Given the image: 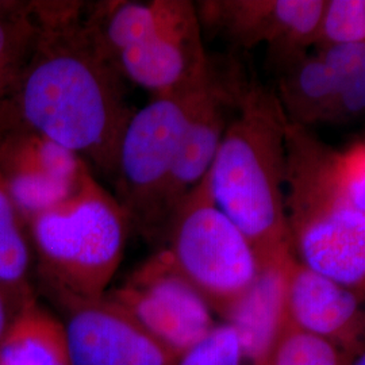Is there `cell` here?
<instances>
[{"mask_svg": "<svg viewBox=\"0 0 365 365\" xmlns=\"http://www.w3.org/2000/svg\"><path fill=\"white\" fill-rule=\"evenodd\" d=\"M87 9L86 1H31L38 41L13 96L0 107V133H37L114 179L135 110Z\"/></svg>", "mask_w": 365, "mask_h": 365, "instance_id": "1", "label": "cell"}, {"mask_svg": "<svg viewBox=\"0 0 365 365\" xmlns=\"http://www.w3.org/2000/svg\"><path fill=\"white\" fill-rule=\"evenodd\" d=\"M232 86L235 115L206 176L214 202L260 262L294 252L284 194L288 120L274 91L238 78Z\"/></svg>", "mask_w": 365, "mask_h": 365, "instance_id": "2", "label": "cell"}, {"mask_svg": "<svg viewBox=\"0 0 365 365\" xmlns=\"http://www.w3.org/2000/svg\"><path fill=\"white\" fill-rule=\"evenodd\" d=\"M337 150L288 123L286 214L297 260L365 302V215L342 194Z\"/></svg>", "mask_w": 365, "mask_h": 365, "instance_id": "3", "label": "cell"}, {"mask_svg": "<svg viewBox=\"0 0 365 365\" xmlns=\"http://www.w3.org/2000/svg\"><path fill=\"white\" fill-rule=\"evenodd\" d=\"M87 15L120 75L152 98L191 91L212 71L194 1H98Z\"/></svg>", "mask_w": 365, "mask_h": 365, "instance_id": "4", "label": "cell"}, {"mask_svg": "<svg viewBox=\"0 0 365 365\" xmlns=\"http://www.w3.org/2000/svg\"><path fill=\"white\" fill-rule=\"evenodd\" d=\"M34 268L53 298L99 299L126 248L131 223L90 173L64 205L27 223Z\"/></svg>", "mask_w": 365, "mask_h": 365, "instance_id": "5", "label": "cell"}, {"mask_svg": "<svg viewBox=\"0 0 365 365\" xmlns=\"http://www.w3.org/2000/svg\"><path fill=\"white\" fill-rule=\"evenodd\" d=\"M164 240L172 267L222 319L259 272L255 249L214 202L207 176L182 199Z\"/></svg>", "mask_w": 365, "mask_h": 365, "instance_id": "6", "label": "cell"}, {"mask_svg": "<svg viewBox=\"0 0 365 365\" xmlns=\"http://www.w3.org/2000/svg\"><path fill=\"white\" fill-rule=\"evenodd\" d=\"M211 73L191 91L152 98L133 114L123 133L113 179L115 197L128 214L131 227L146 237H165L164 203L170 176Z\"/></svg>", "mask_w": 365, "mask_h": 365, "instance_id": "7", "label": "cell"}, {"mask_svg": "<svg viewBox=\"0 0 365 365\" xmlns=\"http://www.w3.org/2000/svg\"><path fill=\"white\" fill-rule=\"evenodd\" d=\"M106 297L128 310L179 359L215 327L207 302L178 274L164 249Z\"/></svg>", "mask_w": 365, "mask_h": 365, "instance_id": "8", "label": "cell"}, {"mask_svg": "<svg viewBox=\"0 0 365 365\" xmlns=\"http://www.w3.org/2000/svg\"><path fill=\"white\" fill-rule=\"evenodd\" d=\"M325 1L207 0L196 10L202 29H215L244 49L267 45L284 66L315 45Z\"/></svg>", "mask_w": 365, "mask_h": 365, "instance_id": "9", "label": "cell"}, {"mask_svg": "<svg viewBox=\"0 0 365 365\" xmlns=\"http://www.w3.org/2000/svg\"><path fill=\"white\" fill-rule=\"evenodd\" d=\"M72 365H176L179 357L108 297L54 298Z\"/></svg>", "mask_w": 365, "mask_h": 365, "instance_id": "10", "label": "cell"}, {"mask_svg": "<svg viewBox=\"0 0 365 365\" xmlns=\"http://www.w3.org/2000/svg\"><path fill=\"white\" fill-rule=\"evenodd\" d=\"M287 319L353 357L365 349L364 300L297 259L288 271Z\"/></svg>", "mask_w": 365, "mask_h": 365, "instance_id": "11", "label": "cell"}, {"mask_svg": "<svg viewBox=\"0 0 365 365\" xmlns=\"http://www.w3.org/2000/svg\"><path fill=\"white\" fill-rule=\"evenodd\" d=\"M294 252L259 262V272L247 292L223 317L235 329L245 361L259 365L287 322L288 271Z\"/></svg>", "mask_w": 365, "mask_h": 365, "instance_id": "12", "label": "cell"}, {"mask_svg": "<svg viewBox=\"0 0 365 365\" xmlns=\"http://www.w3.org/2000/svg\"><path fill=\"white\" fill-rule=\"evenodd\" d=\"M233 105L232 81L222 83L215 78L212 71L211 78L196 103L170 176L164 203L167 229L173 212L179 207L182 199L209 173L223 133L230 120L227 114Z\"/></svg>", "mask_w": 365, "mask_h": 365, "instance_id": "13", "label": "cell"}, {"mask_svg": "<svg viewBox=\"0 0 365 365\" xmlns=\"http://www.w3.org/2000/svg\"><path fill=\"white\" fill-rule=\"evenodd\" d=\"M0 365H72L64 325L37 295L15 314L0 342Z\"/></svg>", "mask_w": 365, "mask_h": 365, "instance_id": "14", "label": "cell"}, {"mask_svg": "<svg viewBox=\"0 0 365 365\" xmlns=\"http://www.w3.org/2000/svg\"><path fill=\"white\" fill-rule=\"evenodd\" d=\"M282 66L279 90L274 93L288 122L303 128L321 123L341 88L339 78L315 53H302Z\"/></svg>", "mask_w": 365, "mask_h": 365, "instance_id": "15", "label": "cell"}, {"mask_svg": "<svg viewBox=\"0 0 365 365\" xmlns=\"http://www.w3.org/2000/svg\"><path fill=\"white\" fill-rule=\"evenodd\" d=\"M34 253L27 223L0 178V287L18 303L36 297L31 286Z\"/></svg>", "mask_w": 365, "mask_h": 365, "instance_id": "16", "label": "cell"}, {"mask_svg": "<svg viewBox=\"0 0 365 365\" xmlns=\"http://www.w3.org/2000/svg\"><path fill=\"white\" fill-rule=\"evenodd\" d=\"M0 178L26 223L64 205L83 184L73 185L54 180L4 153H0Z\"/></svg>", "mask_w": 365, "mask_h": 365, "instance_id": "17", "label": "cell"}, {"mask_svg": "<svg viewBox=\"0 0 365 365\" xmlns=\"http://www.w3.org/2000/svg\"><path fill=\"white\" fill-rule=\"evenodd\" d=\"M31 1L24 11L0 16V107L18 87L38 41Z\"/></svg>", "mask_w": 365, "mask_h": 365, "instance_id": "18", "label": "cell"}, {"mask_svg": "<svg viewBox=\"0 0 365 365\" xmlns=\"http://www.w3.org/2000/svg\"><path fill=\"white\" fill-rule=\"evenodd\" d=\"M353 356L327 339L286 322L259 365H352Z\"/></svg>", "mask_w": 365, "mask_h": 365, "instance_id": "19", "label": "cell"}, {"mask_svg": "<svg viewBox=\"0 0 365 365\" xmlns=\"http://www.w3.org/2000/svg\"><path fill=\"white\" fill-rule=\"evenodd\" d=\"M365 42V0H327L314 48Z\"/></svg>", "mask_w": 365, "mask_h": 365, "instance_id": "20", "label": "cell"}, {"mask_svg": "<svg viewBox=\"0 0 365 365\" xmlns=\"http://www.w3.org/2000/svg\"><path fill=\"white\" fill-rule=\"evenodd\" d=\"M245 357L235 329L215 325L209 334L184 353L176 365H245Z\"/></svg>", "mask_w": 365, "mask_h": 365, "instance_id": "21", "label": "cell"}, {"mask_svg": "<svg viewBox=\"0 0 365 365\" xmlns=\"http://www.w3.org/2000/svg\"><path fill=\"white\" fill-rule=\"evenodd\" d=\"M336 175L342 194L365 215V141L337 150Z\"/></svg>", "mask_w": 365, "mask_h": 365, "instance_id": "22", "label": "cell"}, {"mask_svg": "<svg viewBox=\"0 0 365 365\" xmlns=\"http://www.w3.org/2000/svg\"><path fill=\"white\" fill-rule=\"evenodd\" d=\"M315 54L339 78L341 86L365 71V42H351L315 48Z\"/></svg>", "mask_w": 365, "mask_h": 365, "instance_id": "23", "label": "cell"}, {"mask_svg": "<svg viewBox=\"0 0 365 365\" xmlns=\"http://www.w3.org/2000/svg\"><path fill=\"white\" fill-rule=\"evenodd\" d=\"M364 115L365 71L341 86L321 119V123L342 125Z\"/></svg>", "mask_w": 365, "mask_h": 365, "instance_id": "24", "label": "cell"}, {"mask_svg": "<svg viewBox=\"0 0 365 365\" xmlns=\"http://www.w3.org/2000/svg\"><path fill=\"white\" fill-rule=\"evenodd\" d=\"M22 304L18 303L11 295H9L0 287V342L11 325L15 314L18 313Z\"/></svg>", "mask_w": 365, "mask_h": 365, "instance_id": "25", "label": "cell"}, {"mask_svg": "<svg viewBox=\"0 0 365 365\" xmlns=\"http://www.w3.org/2000/svg\"><path fill=\"white\" fill-rule=\"evenodd\" d=\"M29 6V1L19 0H0V16L24 11Z\"/></svg>", "mask_w": 365, "mask_h": 365, "instance_id": "26", "label": "cell"}, {"mask_svg": "<svg viewBox=\"0 0 365 365\" xmlns=\"http://www.w3.org/2000/svg\"><path fill=\"white\" fill-rule=\"evenodd\" d=\"M352 365H365V349L353 357Z\"/></svg>", "mask_w": 365, "mask_h": 365, "instance_id": "27", "label": "cell"}]
</instances>
